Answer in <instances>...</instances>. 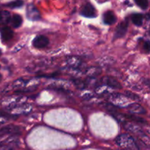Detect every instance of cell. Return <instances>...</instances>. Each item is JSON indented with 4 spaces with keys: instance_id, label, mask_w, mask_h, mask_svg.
Instances as JSON below:
<instances>
[{
    "instance_id": "cell-1",
    "label": "cell",
    "mask_w": 150,
    "mask_h": 150,
    "mask_svg": "<svg viewBox=\"0 0 150 150\" xmlns=\"http://www.w3.org/2000/svg\"><path fill=\"white\" fill-rule=\"evenodd\" d=\"M116 143L123 148H136V144L133 138L128 134H122L116 139Z\"/></svg>"
},
{
    "instance_id": "cell-2",
    "label": "cell",
    "mask_w": 150,
    "mask_h": 150,
    "mask_svg": "<svg viewBox=\"0 0 150 150\" xmlns=\"http://www.w3.org/2000/svg\"><path fill=\"white\" fill-rule=\"evenodd\" d=\"M109 100L114 105L120 107H127L130 104L127 97L122 94H112L109 96Z\"/></svg>"
},
{
    "instance_id": "cell-3",
    "label": "cell",
    "mask_w": 150,
    "mask_h": 150,
    "mask_svg": "<svg viewBox=\"0 0 150 150\" xmlns=\"http://www.w3.org/2000/svg\"><path fill=\"white\" fill-rule=\"evenodd\" d=\"M26 17L31 21H38L40 19V13L34 4H29L26 7Z\"/></svg>"
},
{
    "instance_id": "cell-4",
    "label": "cell",
    "mask_w": 150,
    "mask_h": 150,
    "mask_svg": "<svg viewBox=\"0 0 150 150\" xmlns=\"http://www.w3.org/2000/svg\"><path fill=\"white\" fill-rule=\"evenodd\" d=\"M81 15L86 18H95L98 15L96 9L90 3H86L81 10Z\"/></svg>"
},
{
    "instance_id": "cell-5",
    "label": "cell",
    "mask_w": 150,
    "mask_h": 150,
    "mask_svg": "<svg viewBox=\"0 0 150 150\" xmlns=\"http://www.w3.org/2000/svg\"><path fill=\"white\" fill-rule=\"evenodd\" d=\"M127 26H128V21L127 19L121 22L117 26V29H116L115 32H114V40H117L118 38H122L123 36H125V35L127 31Z\"/></svg>"
},
{
    "instance_id": "cell-6",
    "label": "cell",
    "mask_w": 150,
    "mask_h": 150,
    "mask_svg": "<svg viewBox=\"0 0 150 150\" xmlns=\"http://www.w3.org/2000/svg\"><path fill=\"white\" fill-rule=\"evenodd\" d=\"M49 44V40L46 36L42 35H38L34 38L33 41H32V45L34 47L38 49H42L45 48V46L48 45Z\"/></svg>"
},
{
    "instance_id": "cell-7",
    "label": "cell",
    "mask_w": 150,
    "mask_h": 150,
    "mask_svg": "<svg viewBox=\"0 0 150 150\" xmlns=\"http://www.w3.org/2000/svg\"><path fill=\"white\" fill-rule=\"evenodd\" d=\"M102 80L103 82L105 85H107L108 87H110V88H117V89H120V88H122L120 82H119L117 79H114V77H111V76H103Z\"/></svg>"
},
{
    "instance_id": "cell-8",
    "label": "cell",
    "mask_w": 150,
    "mask_h": 150,
    "mask_svg": "<svg viewBox=\"0 0 150 150\" xmlns=\"http://www.w3.org/2000/svg\"><path fill=\"white\" fill-rule=\"evenodd\" d=\"M103 22L105 24L108 25H112L117 21V16L114 14V13L111 10H108V11L105 12L103 14Z\"/></svg>"
},
{
    "instance_id": "cell-9",
    "label": "cell",
    "mask_w": 150,
    "mask_h": 150,
    "mask_svg": "<svg viewBox=\"0 0 150 150\" xmlns=\"http://www.w3.org/2000/svg\"><path fill=\"white\" fill-rule=\"evenodd\" d=\"M1 40L4 41H10L13 37V31L9 26H2L0 28Z\"/></svg>"
},
{
    "instance_id": "cell-10",
    "label": "cell",
    "mask_w": 150,
    "mask_h": 150,
    "mask_svg": "<svg viewBox=\"0 0 150 150\" xmlns=\"http://www.w3.org/2000/svg\"><path fill=\"white\" fill-rule=\"evenodd\" d=\"M127 107L129 112L133 114H144L146 113V110L139 104H130Z\"/></svg>"
},
{
    "instance_id": "cell-11",
    "label": "cell",
    "mask_w": 150,
    "mask_h": 150,
    "mask_svg": "<svg viewBox=\"0 0 150 150\" xmlns=\"http://www.w3.org/2000/svg\"><path fill=\"white\" fill-rule=\"evenodd\" d=\"M20 132V129L17 126L10 125V126H4V127L0 129V136H2L7 134H16Z\"/></svg>"
},
{
    "instance_id": "cell-12",
    "label": "cell",
    "mask_w": 150,
    "mask_h": 150,
    "mask_svg": "<svg viewBox=\"0 0 150 150\" xmlns=\"http://www.w3.org/2000/svg\"><path fill=\"white\" fill-rule=\"evenodd\" d=\"M67 64L73 69H77L81 65V60L77 57H70L67 59Z\"/></svg>"
},
{
    "instance_id": "cell-13",
    "label": "cell",
    "mask_w": 150,
    "mask_h": 150,
    "mask_svg": "<svg viewBox=\"0 0 150 150\" xmlns=\"http://www.w3.org/2000/svg\"><path fill=\"white\" fill-rule=\"evenodd\" d=\"M23 19L22 17L18 14H15L13 17L10 19V22H11L12 26L14 28H18L22 24Z\"/></svg>"
},
{
    "instance_id": "cell-14",
    "label": "cell",
    "mask_w": 150,
    "mask_h": 150,
    "mask_svg": "<svg viewBox=\"0 0 150 150\" xmlns=\"http://www.w3.org/2000/svg\"><path fill=\"white\" fill-rule=\"evenodd\" d=\"M144 16L141 13H134L131 16V21L136 26H142L143 24Z\"/></svg>"
},
{
    "instance_id": "cell-15",
    "label": "cell",
    "mask_w": 150,
    "mask_h": 150,
    "mask_svg": "<svg viewBox=\"0 0 150 150\" xmlns=\"http://www.w3.org/2000/svg\"><path fill=\"white\" fill-rule=\"evenodd\" d=\"M11 16L10 12L7 10L0 11V24H7L10 22Z\"/></svg>"
},
{
    "instance_id": "cell-16",
    "label": "cell",
    "mask_w": 150,
    "mask_h": 150,
    "mask_svg": "<svg viewBox=\"0 0 150 150\" xmlns=\"http://www.w3.org/2000/svg\"><path fill=\"white\" fill-rule=\"evenodd\" d=\"M125 128L130 132H133V133H141L142 132V129L139 126L136 124H133L131 123H127L125 125Z\"/></svg>"
},
{
    "instance_id": "cell-17",
    "label": "cell",
    "mask_w": 150,
    "mask_h": 150,
    "mask_svg": "<svg viewBox=\"0 0 150 150\" xmlns=\"http://www.w3.org/2000/svg\"><path fill=\"white\" fill-rule=\"evenodd\" d=\"M23 4V1L22 0H16V1H11L10 3L4 4L5 7H10V8H18V7H22Z\"/></svg>"
},
{
    "instance_id": "cell-18",
    "label": "cell",
    "mask_w": 150,
    "mask_h": 150,
    "mask_svg": "<svg viewBox=\"0 0 150 150\" xmlns=\"http://www.w3.org/2000/svg\"><path fill=\"white\" fill-rule=\"evenodd\" d=\"M100 72H101V71L99 68L91 67V68H89V69L86 70V73L88 76H96V75L99 74H100Z\"/></svg>"
},
{
    "instance_id": "cell-19",
    "label": "cell",
    "mask_w": 150,
    "mask_h": 150,
    "mask_svg": "<svg viewBox=\"0 0 150 150\" xmlns=\"http://www.w3.org/2000/svg\"><path fill=\"white\" fill-rule=\"evenodd\" d=\"M139 7L143 10H146L149 7V1L148 0H134Z\"/></svg>"
},
{
    "instance_id": "cell-20",
    "label": "cell",
    "mask_w": 150,
    "mask_h": 150,
    "mask_svg": "<svg viewBox=\"0 0 150 150\" xmlns=\"http://www.w3.org/2000/svg\"><path fill=\"white\" fill-rule=\"evenodd\" d=\"M126 96H127V97H130L132 99H139V97L138 96H136V94H133V93H130V92H126Z\"/></svg>"
},
{
    "instance_id": "cell-21",
    "label": "cell",
    "mask_w": 150,
    "mask_h": 150,
    "mask_svg": "<svg viewBox=\"0 0 150 150\" xmlns=\"http://www.w3.org/2000/svg\"><path fill=\"white\" fill-rule=\"evenodd\" d=\"M144 50L146 51V52H149V44L148 41H146V42L144 43Z\"/></svg>"
},
{
    "instance_id": "cell-22",
    "label": "cell",
    "mask_w": 150,
    "mask_h": 150,
    "mask_svg": "<svg viewBox=\"0 0 150 150\" xmlns=\"http://www.w3.org/2000/svg\"><path fill=\"white\" fill-rule=\"evenodd\" d=\"M1 78H2V76H1V75L0 74V82H1Z\"/></svg>"
},
{
    "instance_id": "cell-23",
    "label": "cell",
    "mask_w": 150,
    "mask_h": 150,
    "mask_svg": "<svg viewBox=\"0 0 150 150\" xmlns=\"http://www.w3.org/2000/svg\"><path fill=\"white\" fill-rule=\"evenodd\" d=\"M1 50L0 49V55H1Z\"/></svg>"
}]
</instances>
